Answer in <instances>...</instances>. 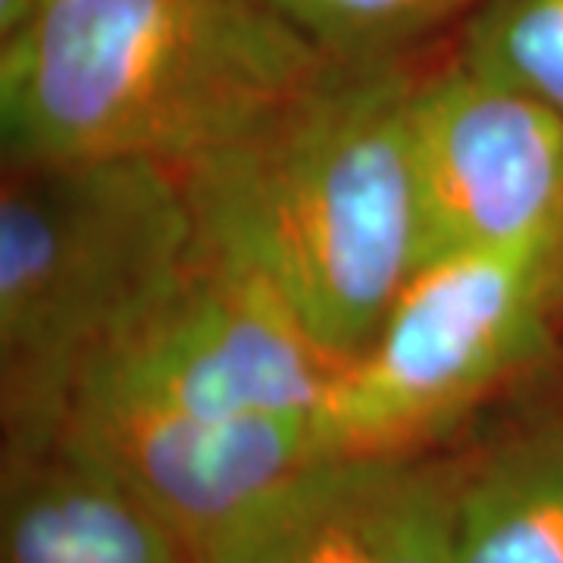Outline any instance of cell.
<instances>
[{
    "mask_svg": "<svg viewBox=\"0 0 563 563\" xmlns=\"http://www.w3.org/2000/svg\"><path fill=\"white\" fill-rule=\"evenodd\" d=\"M44 0H0V38L13 35L25 22L35 16Z\"/></svg>",
    "mask_w": 563,
    "mask_h": 563,
    "instance_id": "13",
    "label": "cell"
},
{
    "mask_svg": "<svg viewBox=\"0 0 563 563\" xmlns=\"http://www.w3.org/2000/svg\"><path fill=\"white\" fill-rule=\"evenodd\" d=\"M329 63H388L479 0H263Z\"/></svg>",
    "mask_w": 563,
    "mask_h": 563,
    "instance_id": "11",
    "label": "cell"
},
{
    "mask_svg": "<svg viewBox=\"0 0 563 563\" xmlns=\"http://www.w3.org/2000/svg\"><path fill=\"white\" fill-rule=\"evenodd\" d=\"M198 254L179 166L125 157L3 166V457L60 442L81 383L179 288Z\"/></svg>",
    "mask_w": 563,
    "mask_h": 563,
    "instance_id": "3",
    "label": "cell"
},
{
    "mask_svg": "<svg viewBox=\"0 0 563 563\" xmlns=\"http://www.w3.org/2000/svg\"><path fill=\"white\" fill-rule=\"evenodd\" d=\"M0 563H195L154 510L73 444L3 457Z\"/></svg>",
    "mask_w": 563,
    "mask_h": 563,
    "instance_id": "9",
    "label": "cell"
},
{
    "mask_svg": "<svg viewBox=\"0 0 563 563\" xmlns=\"http://www.w3.org/2000/svg\"><path fill=\"white\" fill-rule=\"evenodd\" d=\"M457 60L563 117V0H479Z\"/></svg>",
    "mask_w": 563,
    "mask_h": 563,
    "instance_id": "12",
    "label": "cell"
},
{
    "mask_svg": "<svg viewBox=\"0 0 563 563\" xmlns=\"http://www.w3.org/2000/svg\"><path fill=\"white\" fill-rule=\"evenodd\" d=\"M60 439L154 510L195 558L329 451L317 417H201L107 395L76 398Z\"/></svg>",
    "mask_w": 563,
    "mask_h": 563,
    "instance_id": "8",
    "label": "cell"
},
{
    "mask_svg": "<svg viewBox=\"0 0 563 563\" xmlns=\"http://www.w3.org/2000/svg\"><path fill=\"white\" fill-rule=\"evenodd\" d=\"M410 154L422 263L563 232V117L523 91L461 60L417 79Z\"/></svg>",
    "mask_w": 563,
    "mask_h": 563,
    "instance_id": "6",
    "label": "cell"
},
{
    "mask_svg": "<svg viewBox=\"0 0 563 563\" xmlns=\"http://www.w3.org/2000/svg\"><path fill=\"white\" fill-rule=\"evenodd\" d=\"M457 563H563V426L470 466Z\"/></svg>",
    "mask_w": 563,
    "mask_h": 563,
    "instance_id": "10",
    "label": "cell"
},
{
    "mask_svg": "<svg viewBox=\"0 0 563 563\" xmlns=\"http://www.w3.org/2000/svg\"><path fill=\"white\" fill-rule=\"evenodd\" d=\"M470 466L407 451H325L282 479L195 563H457Z\"/></svg>",
    "mask_w": 563,
    "mask_h": 563,
    "instance_id": "7",
    "label": "cell"
},
{
    "mask_svg": "<svg viewBox=\"0 0 563 563\" xmlns=\"http://www.w3.org/2000/svg\"><path fill=\"white\" fill-rule=\"evenodd\" d=\"M413 81L398 60L325 63L257 129L181 169L203 251L261 279L342 369L422 263Z\"/></svg>",
    "mask_w": 563,
    "mask_h": 563,
    "instance_id": "1",
    "label": "cell"
},
{
    "mask_svg": "<svg viewBox=\"0 0 563 563\" xmlns=\"http://www.w3.org/2000/svg\"><path fill=\"white\" fill-rule=\"evenodd\" d=\"M561 295L563 232L422 263L322 404L325 448H422L539 351Z\"/></svg>",
    "mask_w": 563,
    "mask_h": 563,
    "instance_id": "4",
    "label": "cell"
},
{
    "mask_svg": "<svg viewBox=\"0 0 563 563\" xmlns=\"http://www.w3.org/2000/svg\"><path fill=\"white\" fill-rule=\"evenodd\" d=\"M339 373L261 279L201 247L179 288L91 369L76 398L107 395L201 417L320 420Z\"/></svg>",
    "mask_w": 563,
    "mask_h": 563,
    "instance_id": "5",
    "label": "cell"
},
{
    "mask_svg": "<svg viewBox=\"0 0 563 563\" xmlns=\"http://www.w3.org/2000/svg\"><path fill=\"white\" fill-rule=\"evenodd\" d=\"M263 0H44L0 38L3 166H191L325 66Z\"/></svg>",
    "mask_w": 563,
    "mask_h": 563,
    "instance_id": "2",
    "label": "cell"
}]
</instances>
